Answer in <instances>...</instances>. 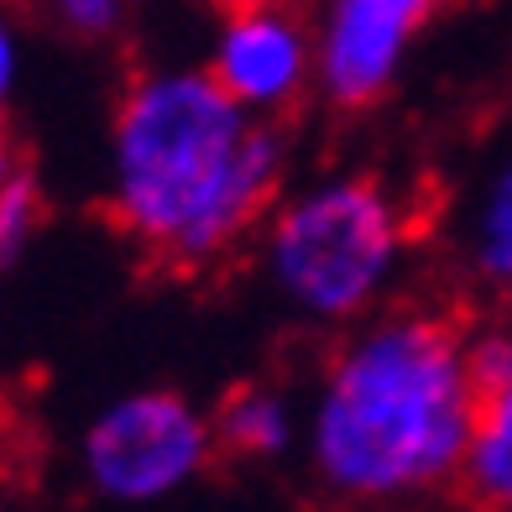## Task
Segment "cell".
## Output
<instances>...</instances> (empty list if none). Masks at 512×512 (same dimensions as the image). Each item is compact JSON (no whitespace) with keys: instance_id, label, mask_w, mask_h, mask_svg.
<instances>
[{"instance_id":"6da1fadb","label":"cell","mask_w":512,"mask_h":512,"mask_svg":"<svg viewBox=\"0 0 512 512\" xmlns=\"http://www.w3.org/2000/svg\"><path fill=\"white\" fill-rule=\"evenodd\" d=\"M486 398L476 340L439 309H377L345 330L309 398V471L345 507H398L460 476Z\"/></svg>"},{"instance_id":"7a4b0ae2","label":"cell","mask_w":512,"mask_h":512,"mask_svg":"<svg viewBox=\"0 0 512 512\" xmlns=\"http://www.w3.org/2000/svg\"><path fill=\"white\" fill-rule=\"evenodd\" d=\"M105 173L110 215L136 246L209 267L262 230L288 178V142L209 68H147L115 105Z\"/></svg>"},{"instance_id":"3957f363","label":"cell","mask_w":512,"mask_h":512,"mask_svg":"<svg viewBox=\"0 0 512 512\" xmlns=\"http://www.w3.org/2000/svg\"><path fill=\"white\" fill-rule=\"evenodd\" d=\"M413 251V215L377 173H319L262 220V272L283 304L330 330L377 314Z\"/></svg>"},{"instance_id":"277c9868","label":"cell","mask_w":512,"mask_h":512,"mask_svg":"<svg viewBox=\"0 0 512 512\" xmlns=\"http://www.w3.org/2000/svg\"><path fill=\"white\" fill-rule=\"evenodd\" d=\"M215 450V413H204L178 387H136L84 424L79 471L89 492L115 507H157L189 492Z\"/></svg>"},{"instance_id":"5b68a950","label":"cell","mask_w":512,"mask_h":512,"mask_svg":"<svg viewBox=\"0 0 512 512\" xmlns=\"http://www.w3.org/2000/svg\"><path fill=\"white\" fill-rule=\"evenodd\" d=\"M450 0H319L314 89L340 110H366L398 84L418 32Z\"/></svg>"},{"instance_id":"8992f818","label":"cell","mask_w":512,"mask_h":512,"mask_svg":"<svg viewBox=\"0 0 512 512\" xmlns=\"http://www.w3.org/2000/svg\"><path fill=\"white\" fill-rule=\"evenodd\" d=\"M204 68L241 110L277 121L314 89V21L293 0L225 6Z\"/></svg>"},{"instance_id":"52a82bcc","label":"cell","mask_w":512,"mask_h":512,"mask_svg":"<svg viewBox=\"0 0 512 512\" xmlns=\"http://www.w3.org/2000/svg\"><path fill=\"white\" fill-rule=\"evenodd\" d=\"M460 262L481 288L512 298V142L486 162L460 215Z\"/></svg>"},{"instance_id":"ba28073f","label":"cell","mask_w":512,"mask_h":512,"mask_svg":"<svg viewBox=\"0 0 512 512\" xmlns=\"http://www.w3.org/2000/svg\"><path fill=\"white\" fill-rule=\"evenodd\" d=\"M215 439L241 460H277L304 445V413L272 382H241L215 408Z\"/></svg>"},{"instance_id":"9c48e42d","label":"cell","mask_w":512,"mask_h":512,"mask_svg":"<svg viewBox=\"0 0 512 512\" xmlns=\"http://www.w3.org/2000/svg\"><path fill=\"white\" fill-rule=\"evenodd\" d=\"M455 481L481 512H512V387H486Z\"/></svg>"},{"instance_id":"30bf717a","label":"cell","mask_w":512,"mask_h":512,"mask_svg":"<svg viewBox=\"0 0 512 512\" xmlns=\"http://www.w3.org/2000/svg\"><path fill=\"white\" fill-rule=\"evenodd\" d=\"M37 230H42V194L27 173H16L6 189H0V272L27 256Z\"/></svg>"},{"instance_id":"8fae6325","label":"cell","mask_w":512,"mask_h":512,"mask_svg":"<svg viewBox=\"0 0 512 512\" xmlns=\"http://www.w3.org/2000/svg\"><path fill=\"white\" fill-rule=\"evenodd\" d=\"M48 6L63 27L79 32V37H105V32L121 27V16H126V0H48Z\"/></svg>"},{"instance_id":"7c38bea8","label":"cell","mask_w":512,"mask_h":512,"mask_svg":"<svg viewBox=\"0 0 512 512\" xmlns=\"http://www.w3.org/2000/svg\"><path fill=\"white\" fill-rule=\"evenodd\" d=\"M476 366L486 387H512V309L486 335H476Z\"/></svg>"},{"instance_id":"4fadbf2b","label":"cell","mask_w":512,"mask_h":512,"mask_svg":"<svg viewBox=\"0 0 512 512\" xmlns=\"http://www.w3.org/2000/svg\"><path fill=\"white\" fill-rule=\"evenodd\" d=\"M16 74H21V42H16V27L6 21V11H0V100L16 89Z\"/></svg>"},{"instance_id":"5bb4252c","label":"cell","mask_w":512,"mask_h":512,"mask_svg":"<svg viewBox=\"0 0 512 512\" xmlns=\"http://www.w3.org/2000/svg\"><path fill=\"white\" fill-rule=\"evenodd\" d=\"M16 173H21V168H16V152H11L6 142H0V189H6V183H11Z\"/></svg>"},{"instance_id":"9a60e30c","label":"cell","mask_w":512,"mask_h":512,"mask_svg":"<svg viewBox=\"0 0 512 512\" xmlns=\"http://www.w3.org/2000/svg\"><path fill=\"white\" fill-rule=\"evenodd\" d=\"M345 512H392V507H345Z\"/></svg>"},{"instance_id":"2e32d148","label":"cell","mask_w":512,"mask_h":512,"mask_svg":"<svg viewBox=\"0 0 512 512\" xmlns=\"http://www.w3.org/2000/svg\"><path fill=\"white\" fill-rule=\"evenodd\" d=\"M220 6H241V0H220Z\"/></svg>"}]
</instances>
